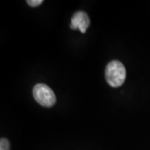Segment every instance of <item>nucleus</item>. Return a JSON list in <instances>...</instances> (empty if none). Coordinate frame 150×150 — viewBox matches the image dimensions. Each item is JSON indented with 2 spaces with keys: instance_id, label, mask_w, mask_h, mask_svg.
<instances>
[{
  "instance_id": "5",
  "label": "nucleus",
  "mask_w": 150,
  "mask_h": 150,
  "mask_svg": "<svg viewBox=\"0 0 150 150\" xmlns=\"http://www.w3.org/2000/svg\"><path fill=\"white\" fill-rule=\"evenodd\" d=\"M27 4L31 7H37L43 4V0H28Z\"/></svg>"
},
{
  "instance_id": "4",
  "label": "nucleus",
  "mask_w": 150,
  "mask_h": 150,
  "mask_svg": "<svg viewBox=\"0 0 150 150\" xmlns=\"http://www.w3.org/2000/svg\"><path fill=\"white\" fill-rule=\"evenodd\" d=\"M10 149V143L9 141L5 139L2 138L0 139V150H9Z\"/></svg>"
},
{
  "instance_id": "3",
  "label": "nucleus",
  "mask_w": 150,
  "mask_h": 150,
  "mask_svg": "<svg viewBox=\"0 0 150 150\" xmlns=\"http://www.w3.org/2000/svg\"><path fill=\"white\" fill-rule=\"evenodd\" d=\"M90 25V19L88 15L83 11H78L73 15L71 18L70 28L75 30L79 28L81 33H85L87 28Z\"/></svg>"
},
{
  "instance_id": "1",
  "label": "nucleus",
  "mask_w": 150,
  "mask_h": 150,
  "mask_svg": "<svg viewBox=\"0 0 150 150\" xmlns=\"http://www.w3.org/2000/svg\"><path fill=\"white\" fill-rule=\"evenodd\" d=\"M105 79L111 87L118 88L123 85L126 79V69L124 65L118 60L109 62L105 69Z\"/></svg>"
},
{
  "instance_id": "2",
  "label": "nucleus",
  "mask_w": 150,
  "mask_h": 150,
  "mask_svg": "<svg viewBox=\"0 0 150 150\" xmlns=\"http://www.w3.org/2000/svg\"><path fill=\"white\" fill-rule=\"evenodd\" d=\"M34 99L43 107H52L56 103V96L54 91L44 83H38L33 88Z\"/></svg>"
}]
</instances>
